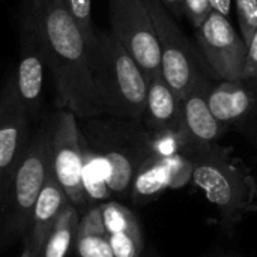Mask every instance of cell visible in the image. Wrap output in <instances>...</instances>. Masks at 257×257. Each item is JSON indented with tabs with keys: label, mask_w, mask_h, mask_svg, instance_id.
<instances>
[{
	"label": "cell",
	"mask_w": 257,
	"mask_h": 257,
	"mask_svg": "<svg viewBox=\"0 0 257 257\" xmlns=\"http://www.w3.org/2000/svg\"><path fill=\"white\" fill-rule=\"evenodd\" d=\"M74 251L77 257H114L99 203L90 205L80 217Z\"/></svg>",
	"instance_id": "obj_18"
},
{
	"label": "cell",
	"mask_w": 257,
	"mask_h": 257,
	"mask_svg": "<svg viewBox=\"0 0 257 257\" xmlns=\"http://www.w3.org/2000/svg\"><path fill=\"white\" fill-rule=\"evenodd\" d=\"M26 11L44 45L57 108L69 110L78 119L102 116L87 42L63 0H29Z\"/></svg>",
	"instance_id": "obj_1"
},
{
	"label": "cell",
	"mask_w": 257,
	"mask_h": 257,
	"mask_svg": "<svg viewBox=\"0 0 257 257\" xmlns=\"http://www.w3.org/2000/svg\"><path fill=\"white\" fill-rule=\"evenodd\" d=\"M214 78L209 77L194 86L184 98V151L182 154L191 157L203 152L217 145V142L229 130L223 125L211 111L208 104V93L214 84Z\"/></svg>",
	"instance_id": "obj_12"
},
{
	"label": "cell",
	"mask_w": 257,
	"mask_h": 257,
	"mask_svg": "<svg viewBox=\"0 0 257 257\" xmlns=\"http://www.w3.org/2000/svg\"><path fill=\"white\" fill-rule=\"evenodd\" d=\"M51 173L68 200L78 209L86 208L83 185V137L78 117L69 110H59L51 119Z\"/></svg>",
	"instance_id": "obj_8"
},
{
	"label": "cell",
	"mask_w": 257,
	"mask_h": 257,
	"mask_svg": "<svg viewBox=\"0 0 257 257\" xmlns=\"http://www.w3.org/2000/svg\"><path fill=\"white\" fill-rule=\"evenodd\" d=\"M51 120L36 128L5 187L2 220L9 236H26L36 199L51 175Z\"/></svg>",
	"instance_id": "obj_5"
},
{
	"label": "cell",
	"mask_w": 257,
	"mask_h": 257,
	"mask_svg": "<svg viewBox=\"0 0 257 257\" xmlns=\"http://www.w3.org/2000/svg\"><path fill=\"white\" fill-rule=\"evenodd\" d=\"M111 33L152 78L161 74L158 33L145 0H110Z\"/></svg>",
	"instance_id": "obj_7"
},
{
	"label": "cell",
	"mask_w": 257,
	"mask_h": 257,
	"mask_svg": "<svg viewBox=\"0 0 257 257\" xmlns=\"http://www.w3.org/2000/svg\"><path fill=\"white\" fill-rule=\"evenodd\" d=\"M211 2V8L214 12H218L224 17H230V11H232V5L233 0H209Z\"/></svg>",
	"instance_id": "obj_26"
},
{
	"label": "cell",
	"mask_w": 257,
	"mask_h": 257,
	"mask_svg": "<svg viewBox=\"0 0 257 257\" xmlns=\"http://www.w3.org/2000/svg\"><path fill=\"white\" fill-rule=\"evenodd\" d=\"M184 9L187 18L194 27H199L205 18L212 12L209 0H184Z\"/></svg>",
	"instance_id": "obj_23"
},
{
	"label": "cell",
	"mask_w": 257,
	"mask_h": 257,
	"mask_svg": "<svg viewBox=\"0 0 257 257\" xmlns=\"http://www.w3.org/2000/svg\"><path fill=\"white\" fill-rule=\"evenodd\" d=\"M194 164L184 154L166 158L151 157L137 172L130 199L137 205L155 200L169 188H181L193 179Z\"/></svg>",
	"instance_id": "obj_14"
},
{
	"label": "cell",
	"mask_w": 257,
	"mask_h": 257,
	"mask_svg": "<svg viewBox=\"0 0 257 257\" xmlns=\"http://www.w3.org/2000/svg\"><path fill=\"white\" fill-rule=\"evenodd\" d=\"M142 257H143V256H142ZM145 257H158V256H157V254H155L154 251H151L149 254H146V256H145Z\"/></svg>",
	"instance_id": "obj_29"
},
{
	"label": "cell",
	"mask_w": 257,
	"mask_h": 257,
	"mask_svg": "<svg viewBox=\"0 0 257 257\" xmlns=\"http://www.w3.org/2000/svg\"><path fill=\"white\" fill-rule=\"evenodd\" d=\"M239 23V33L245 44L257 29V0H233Z\"/></svg>",
	"instance_id": "obj_22"
},
{
	"label": "cell",
	"mask_w": 257,
	"mask_h": 257,
	"mask_svg": "<svg viewBox=\"0 0 257 257\" xmlns=\"http://www.w3.org/2000/svg\"><path fill=\"white\" fill-rule=\"evenodd\" d=\"M3 197H5V182L0 178V218H2V212H3Z\"/></svg>",
	"instance_id": "obj_27"
},
{
	"label": "cell",
	"mask_w": 257,
	"mask_h": 257,
	"mask_svg": "<svg viewBox=\"0 0 257 257\" xmlns=\"http://www.w3.org/2000/svg\"><path fill=\"white\" fill-rule=\"evenodd\" d=\"M173 17H182L185 15L184 9V0H158Z\"/></svg>",
	"instance_id": "obj_25"
},
{
	"label": "cell",
	"mask_w": 257,
	"mask_h": 257,
	"mask_svg": "<svg viewBox=\"0 0 257 257\" xmlns=\"http://www.w3.org/2000/svg\"><path fill=\"white\" fill-rule=\"evenodd\" d=\"M196 42L214 80L244 78L247 44L227 17L212 11L196 27Z\"/></svg>",
	"instance_id": "obj_9"
},
{
	"label": "cell",
	"mask_w": 257,
	"mask_h": 257,
	"mask_svg": "<svg viewBox=\"0 0 257 257\" xmlns=\"http://www.w3.org/2000/svg\"><path fill=\"white\" fill-rule=\"evenodd\" d=\"M80 217V209L68 202L53 224L39 257H69L75 248Z\"/></svg>",
	"instance_id": "obj_19"
},
{
	"label": "cell",
	"mask_w": 257,
	"mask_h": 257,
	"mask_svg": "<svg viewBox=\"0 0 257 257\" xmlns=\"http://www.w3.org/2000/svg\"><path fill=\"white\" fill-rule=\"evenodd\" d=\"M254 145H256V146H257V139H256V142H254Z\"/></svg>",
	"instance_id": "obj_30"
},
{
	"label": "cell",
	"mask_w": 257,
	"mask_h": 257,
	"mask_svg": "<svg viewBox=\"0 0 257 257\" xmlns=\"http://www.w3.org/2000/svg\"><path fill=\"white\" fill-rule=\"evenodd\" d=\"M68 11L77 21L80 30L84 35L87 45H90L96 38V29L92 20V0H63Z\"/></svg>",
	"instance_id": "obj_21"
},
{
	"label": "cell",
	"mask_w": 257,
	"mask_h": 257,
	"mask_svg": "<svg viewBox=\"0 0 257 257\" xmlns=\"http://www.w3.org/2000/svg\"><path fill=\"white\" fill-rule=\"evenodd\" d=\"M80 120H83L80 130L84 142L108 166L111 197L130 199L137 172L152 157L151 133L140 120L107 114Z\"/></svg>",
	"instance_id": "obj_3"
},
{
	"label": "cell",
	"mask_w": 257,
	"mask_h": 257,
	"mask_svg": "<svg viewBox=\"0 0 257 257\" xmlns=\"http://www.w3.org/2000/svg\"><path fill=\"white\" fill-rule=\"evenodd\" d=\"M184 102L182 96L170 87L163 74L149 78L146 107L142 123L149 133L178 131L182 133Z\"/></svg>",
	"instance_id": "obj_15"
},
{
	"label": "cell",
	"mask_w": 257,
	"mask_h": 257,
	"mask_svg": "<svg viewBox=\"0 0 257 257\" xmlns=\"http://www.w3.org/2000/svg\"><path fill=\"white\" fill-rule=\"evenodd\" d=\"M87 47L92 78L104 114L142 122L149 77L111 32L98 30L95 41Z\"/></svg>",
	"instance_id": "obj_2"
},
{
	"label": "cell",
	"mask_w": 257,
	"mask_h": 257,
	"mask_svg": "<svg viewBox=\"0 0 257 257\" xmlns=\"http://www.w3.org/2000/svg\"><path fill=\"white\" fill-rule=\"evenodd\" d=\"M99 205L114 257L143 256V232L136 214L117 200H107Z\"/></svg>",
	"instance_id": "obj_16"
},
{
	"label": "cell",
	"mask_w": 257,
	"mask_h": 257,
	"mask_svg": "<svg viewBox=\"0 0 257 257\" xmlns=\"http://www.w3.org/2000/svg\"><path fill=\"white\" fill-rule=\"evenodd\" d=\"M244 78L257 81V29L251 39L247 42V57H245V74Z\"/></svg>",
	"instance_id": "obj_24"
},
{
	"label": "cell",
	"mask_w": 257,
	"mask_h": 257,
	"mask_svg": "<svg viewBox=\"0 0 257 257\" xmlns=\"http://www.w3.org/2000/svg\"><path fill=\"white\" fill-rule=\"evenodd\" d=\"M68 202L69 200L63 188L51 173L36 199L30 217L29 230L23 238L24 245H27L36 256H39L53 224L56 223L59 214Z\"/></svg>",
	"instance_id": "obj_17"
},
{
	"label": "cell",
	"mask_w": 257,
	"mask_h": 257,
	"mask_svg": "<svg viewBox=\"0 0 257 257\" xmlns=\"http://www.w3.org/2000/svg\"><path fill=\"white\" fill-rule=\"evenodd\" d=\"M152 15L160 48H161V74L179 96H185L194 86L211 77L206 63L197 48L190 41L173 15L158 2L145 0Z\"/></svg>",
	"instance_id": "obj_6"
},
{
	"label": "cell",
	"mask_w": 257,
	"mask_h": 257,
	"mask_svg": "<svg viewBox=\"0 0 257 257\" xmlns=\"http://www.w3.org/2000/svg\"><path fill=\"white\" fill-rule=\"evenodd\" d=\"M48 63L41 36L32 21L30 14L26 11L21 23L20 57L17 72L14 75V83L18 98L30 120L38 119L42 111Z\"/></svg>",
	"instance_id": "obj_10"
},
{
	"label": "cell",
	"mask_w": 257,
	"mask_h": 257,
	"mask_svg": "<svg viewBox=\"0 0 257 257\" xmlns=\"http://www.w3.org/2000/svg\"><path fill=\"white\" fill-rule=\"evenodd\" d=\"M193 182L217 208L226 226L257 209V181L218 145L191 157Z\"/></svg>",
	"instance_id": "obj_4"
},
{
	"label": "cell",
	"mask_w": 257,
	"mask_h": 257,
	"mask_svg": "<svg viewBox=\"0 0 257 257\" xmlns=\"http://www.w3.org/2000/svg\"><path fill=\"white\" fill-rule=\"evenodd\" d=\"M208 104L214 116L227 128L239 130L253 143L257 139V81L215 80Z\"/></svg>",
	"instance_id": "obj_11"
},
{
	"label": "cell",
	"mask_w": 257,
	"mask_h": 257,
	"mask_svg": "<svg viewBox=\"0 0 257 257\" xmlns=\"http://www.w3.org/2000/svg\"><path fill=\"white\" fill-rule=\"evenodd\" d=\"M20 257H39V256H36L27 245H24V248H23V253L20 254Z\"/></svg>",
	"instance_id": "obj_28"
},
{
	"label": "cell",
	"mask_w": 257,
	"mask_h": 257,
	"mask_svg": "<svg viewBox=\"0 0 257 257\" xmlns=\"http://www.w3.org/2000/svg\"><path fill=\"white\" fill-rule=\"evenodd\" d=\"M30 117L23 107L14 77L0 95V178L5 187L32 137Z\"/></svg>",
	"instance_id": "obj_13"
},
{
	"label": "cell",
	"mask_w": 257,
	"mask_h": 257,
	"mask_svg": "<svg viewBox=\"0 0 257 257\" xmlns=\"http://www.w3.org/2000/svg\"><path fill=\"white\" fill-rule=\"evenodd\" d=\"M83 137V136H81ZM83 185L89 205L107 202L111 197L108 190V166L105 160L92 149L83 139Z\"/></svg>",
	"instance_id": "obj_20"
}]
</instances>
